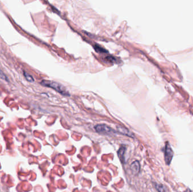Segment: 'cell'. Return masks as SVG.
Wrapping results in <instances>:
<instances>
[{
  "label": "cell",
  "mask_w": 193,
  "mask_h": 192,
  "mask_svg": "<svg viewBox=\"0 0 193 192\" xmlns=\"http://www.w3.org/2000/svg\"><path fill=\"white\" fill-rule=\"evenodd\" d=\"M41 85L42 86L50 87L53 89L55 90L56 91L61 94L63 95H65V96L70 95L69 93L66 89V88L59 83H55L54 81H50L43 80L41 83Z\"/></svg>",
  "instance_id": "obj_1"
},
{
  "label": "cell",
  "mask_w": 193,
  "mask_h": 192,
  "mask_svg": "<svg viewBox=\"0 0 193 192\" xmlns=\"http://www.w3.org/2000/svg\"><path fill=\"white\" fill-rule=\"evenodd\" d=\"M173 151L172 148L171 147V145L169 144L168 141H167L165 144V148H164V159L166 162V165H170L172 160L173 157Z\"/></svg>",
  "instance_id": "obj_2"
},
{
  "label": "cell",
  "mask_w": 193,
  "mask_h": 192,
  "mask_svg": "<svg viewBox=\"0 0 193 192\" xmlns=\"http://www.w3.org/2000/svg\"><path fill=\"white\" fill-rule=\"evenodd\" d=\"M95 130L97 132L100 134H104V135H111L114 134L115 131L111 127L108 126L104 124L97 125L94 127Z\"/></svg>",
  "instance_id": "obj_3"
},
{
  "label": "cell",
  "mask_w": 193,
  "mask_h": 192,
  "mask_svg": "<svg viewBox=\"0 0 193 192\" xmlns=\"http://www.w3.org/2000/svg\"><path fill=\"white\" fill-rule=\"evenodd\" d=\"M127 151V147L125 145H122L119 149V151H117V155L119 158L120 159L121 163H125V154Z\"/></svg>",
  "instance_id": "obj_4"
},
{
  "label": "cell",
  "mask_w": 193,
  "mask_h": 192,
  "mask_svg": "<svg viewBox=\"0 0 193 192\" xmlns=\"http://www.w3.org/2000/svg\"><path fill=\"white\" fill-rule=\"evenodd\" d=\"M131 170L133 175H137L140 171V164L137 161L133 162L131 165Z\"/></svg>",
  "instance_id": "obj_5"
},
{
  "label": "cell",
  "mask_w": 193,
  "mask_h": 192,
  "mask_svg": "<svg viewBox=\"0 0 193 192\" xmlns=\"http://www.w3.org/2000/svg\"><path fill=\"white\" fill-rule=\"evenodd\" d=\"M117 131L121 134H123L125 135H127V136H132V135H131V133L130 132V131H129V130H128L127 129L125 128L124 127H121V126H117Z\"/></svg>",
  "instance_id": "obj_6"
},
{
  "label": "cell",
  "mask_w": 193,
  "mask_h": 192,
  "mask_svg": "<svg viewBox=\"0 0 193 192\" xmlns=\"http://www.w3.org/2000/svg\"><path fill=\"white\" fill-rule=\"evenodd\" d=\"M155 188L159 192H167V189L162 184H156Z\"/></svg>",
  "instance_id": "obj_7"
},
{
  "label": "cell",
  "mask_w": 193,
  "mask_h": 192,
  "mask_svg": "<svg viewBox=\"0 0 193 192\" xmlns=\"http://www.w3.org/2000/svg\"><path fill=\"white\" fill-rule=\"evenodd\" d=\"M94 49L97 52H100V53H106L107 52V50H106L104 48L100 46L99 45H96L94 46Z\"/></svg>",
  "instance_id": "obj_8"
},
{
  "label": "cell",
  "mask_w": 193,
  "mask_h": 192,
  "mask_svg": "<svg viewBox=\"0 0 193 192\" xmlns=\"http://www.w3.org/2000/svg\"><path fill=\"white\" fill-rule=\"evenodd\" d=\"M24 75L25 76L26 79H27L28 82H30V83H33L34 82V79L30 74H28L27 72H24Z\"/></svg>",
  "instance_id": "obj_9"
},
{
  "label": "cell",
  "mask_w": 193,
  "mask_h": 192,
  "mask_svg": "<svg viewBox=\"0 0 193 192\" xmlns=\"http://www.w3.org/2000/svg\"><path fill=\"white\" fill-rule=\"evenodd\" d=\"M105 60H106L107 62H109V63H115L116 62L115 58L113 56H108L106 57Z\"/></svg>",
  "instance_id": "obj_10"
},
{
  "label": "cell",
  "mask_w": 193,
  "mask_h": 192,
  "mask_svg": "<svg viewBox=\"0 0 193 192\" xmlns=\"http://www.w3.org/2000/svg\"><path fill=\"white\" fill-rule=\"evenodd\" d=\"M0 79L8 82V79H7V76L5 75V74L1 69H0Z\"/></svg>",
  "instance_id": "obj_11"
},
{
  "label": "cell",
  "mask_w": 193,
  "mask_h": 192,
  "mask_svg": "<svg viewBox=\"0 0 193 192\" xmlns=\"http://www.w3.org/2000/svg\"><path fill=\"white\" fill-rule=\"evenodd\" d=\"M191 192V191L190 190H189V189H188V190H187V191H186V192Z\"/></svg>",
  "instance_id": "obj_12"
}]
</instances>
